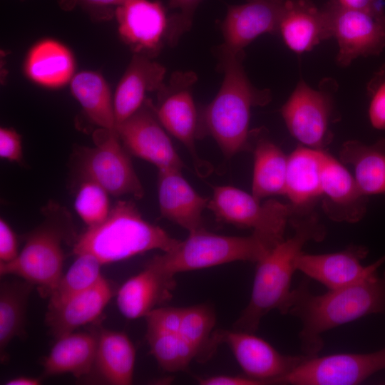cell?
<instances>
[{"label": "cell", "mask_w": 385, "mask_h": 385, "mask_svg": "<svg viewBox=\"0 0 385 385\" xmlns=\"http://www.w3.org/2000/svg\"><path fill=\"white\" fill-rule=\"evenodd\" d=\"M384 311L385 271L381 277L376 272L358 282L317 295L310 292L309 281L304 279L292 289L287 314L301 322V350L312 357L322 349L324 332Z\"/></svg>", "instance_id": "1"}, {"label": "cell", "mask_w": 385, "mask_h": 385, "mask_svg": "<svg viewBox=\"0 0 385 385\" xmlns=\"http://www.w3.org/2000/svg\"><path fill=\"white\" fill-rule=\"evenodd\" d=\"M217 54L224 78L215 98L199 113L197 138L212 137L230 158L249 148L251 108L267 105L272 96L269 89H259L250 81L242 64L244 51L234 53L221 45Z\"/></svg>", "instance_id": "2"}, {"label": "cell", "mask_w": 385, "mask_h": 385, "mask_svg": "<svg viewBox=\"0 0 385 385\" xmlns=\"http://www.w3.org/2000/svg\"><path fill=\"white\" fill-rule=\"evenodd\" d=\"M289 222L294 232L274 247L257 262L250 301L233 329L255 333L262 319L272 310L286 314L292 289L296 262L304 245L324 239V227L313 214L294 215Z\"/></svg>", "instance_id": "3"}, {"label": "cell", "mask_w": 385, "mask_h": 385, "mask_svg": "<svg viewBox=\"0 0 385 385\" xmlns=\"http://www.w3.org/2000/svg\"><path fill=\"white\" fill-rule=\"evenodd\" d=\"M180 240L144 220L132 201L119 200L101 223L89 227L73 243L74 255L89 254L103 265L153 250L167 252Z\"/></svg>", "instance_id": "4"}, {"label": "cell", "mask_w": 385, "mask_h": 385, "mask_svg": "<svg viewBox=\"0 0 385 385\" xmlns=\"http://www.w3.org/2000/svg\"><path fill=\"white\" fill-rule=\"evenodd\" d=\"M274 247L252 232L246 237L218 235L205 228L190 232L173 250L157 255L150 260L175 276L179 272L200 270L235 261L257 263Z\"/></svg>", "instance_id": "5"}, {"label": "cell", "mask_w": 385, "mask_h": 385, "mask_svg": "<svg viewBox=\"0 0 385 385\" xmlns=\"http://www.w3.org/2000/svg\"><path fill=\"white\" fill-rule=\"evenodd\" d=\"M71 229L57 217L49 216L27 236L24 247L14 260L0 263V275L22 278L48 298L63 275L65 259L63 243Z\"/></svg>", "instance_id": "6"}, {"label": "cell", "mask_w": 385, "mask_h": 385, "mask_svg": "<svg viewBox=\"0 0 385 385\" xmlns=\"http://www.w3.org/2000/svg\"><path fill=\"white\" fill-rule=\"evenodd\" d=\"M216 220L248 228L273 245L284 240L286 226L294 211L291 204L270 199L261 203L252 194L233 186H215L207 207Z\"/></svg>", "instance_id": "7"}, {"label": "cell", "mask_w": 385, "mask_h": 385, "mask_svg": "<svg viewBox=\"0 0 385 385\" xmlns=\"http://www.w3.org/2000/svg\"><path fill=\"white\" fill-rule=\"evenodd\" d=\"M338 85L332 78H323L317 88L303 79L281 109L290 134L302 145L323 150L332 138L330 125L337 117L334 111V94Z\"/></svg>", "instance_id": "8"}, {"label": "cell", "mask_w": 385, "mask_h": 385, "mask_svg": "<svg viewBox=\"0 0 385 385\" xmlns=\"http://www.w3.org/2000/svg\"><path fill=\"white\" fill-rule=\"evenodd\" d=\"M93 141L95 147H81L76 153L77 169L83 178L97 183L113 195L142 198L143 185L115 129L97 130Z\"/></svg>", "instance_id": "9"}, {"label": "cell", "mask_w": 385, "mask_h": 385, "mask_svg": "<svg viewBox=\"0 0 385 385\" xmlns=\"http://www.w3.org/2000/svg\"><path fill=\"white\" fill-rule=\"evenodd\" d=\"M321 9L331 38L338 43V66L347 67L359 57L378 56L385 48V11L351 9L337 0H328Z\"/></svg>", "instance_id": "10"}, {"label": "cell", "mask_w": 385, "mask_h": 385, "mask_svg": "<svg viewBox=\"0 0 385 385\" xmlns=\"http://www.w3.org/2000/svg\"><path fill=\"white\" fill-rule=\"evenodd\" d=\"M385 369V347L371 353L308 356L277 381L291 385H355Z\"/></svg>", "instance_id": "11"}, {"label": "cell", "mask_w": 385, "mask_h": 385, "mask_svg": "<svg viewBox=\"0 0 385 385\" xmlns=\"http://www.w3.org/2000/svg\"><path fill=\"white\" fill-rule=\"evenodd\" d=\"M197 79V75L192 71L173 73L169 84L158 91L159 105L153 108L163 127L187 148L199 169L207 165L197 155L195 145L197 138L199 113L192 88Z\"/></svg>", "instance_id": "12"}, {"label": "cell", "mask_w": 385, "mask_h": 385, "mask_svg": "<svg viewBox=\"0 0 385 385\" xmlns=\"http://www.w3.org/2000/svg\"><path fill=\"white\" fill-rule=\"evenodd\" d=\"M215 335L220 344L225 343L230 348L245 375L264 384H277L308 357L282 354L255 333L217 330Z\"/></svg>", "instance_id": "13"}, {"label": "cell", "mask_w": 385, "mask_h": 385, "mask_svg": "<svg viewBox=\"0 0 385 385\" xmlns=\"http://www.w3.org/2000/svg\"><path fill=\"white\" fill-rule=\"evenodd\" d=\"M115 130L128 151L158 170H182L185 167L150 103L145 102L133 115L116 125Z\"/></svg>", "instance_id": "14"}, {"label": "cell", "mask_w": 385, "mask_h": 385, "mask_svg": "<svg viewBox=\"0 0 385 385\" xmlns=\"http://www.w3.org/2000/svg\"><path fill=\"white\" fill-rule=\"evenodd\" d=\"M368 250L363 246H349L340 252L311 255L302 252L296 262L297 270L328 289H334L361 281L376 273L385 262V255L368 266L361 260Z\"/></svg>", "instance_id": "15"}, {"label": "cell", "mask_w": 385, "mask_h": 385, "mask_svg": "<svg viewBox=\"0 0 385 385\" xmlns=\"http://www.w3.org/2000/svg\"><path fill=\"white\" fill-rule=\"evenodd\" d=\"M284 4L247 0L245 4L230 6L221 26L222 46L232 52H241L259 36L279 32Z\"/></svg>", "instance_id": "16"}, {"label": "cell", "mask_w": 385, "mask_h": 385, "mask_svg": "<svg viewBox=\"0 0 385 385\" xmlns=\"http://www.w3.org/2000/svg\"><path fill=\"white\" fill-rule=\"evenodd\" d=\"M115 15L120 37L135 53L157 51L166 37L168 19L158 1L129 0L116 8Z\"/></svg>", "instance_id": "17"}, {"label": "cell", "mask_w": 385, "mask_h": 385, "mask_svg": "<svg viewBox=\"0 0 385 385\" xmlns=\"http://www.w3.org/2000/svg\"><path fill=\"white\" fill-rule=\"evenodd\" d=\"M175 287V276L149 260L140 272L127 279L116 291V304L127 319L145 317L170 301Z\"/></svg>", "instance_id": "18"}, {"label": "cell", "mask_w": 385, "mask_h": 385, "mask_svg": "<svg viewBox=\"0 0 385 385\" xmlns=\"http://www.w3.org/2000/svg\"><path fill=\"white\" fill-rule=\"evenodd\" d=\"M322 207L336 222H357L364 216L368 197L343 163L326 153L322 173Z\"/></svg>", "instance_id": "19"}, {"label": "cell", "mask_w": 385, "mask_h": 385, "mask_svg": "<svg viewBox=\"0 0 385 385\" xmlns=\"http://www.w3.org/2000/svg\"><path fill=\"white\" fill-rule=\"evenodd\" d=\"M158 202L161 216L189 233L204 229L202 212L210 198L202 197L183 177L181 170H158Z\"/></svg>", "instance_id": "20"}, {"label": "cell", "mask_w": 385, "mask_h": 385, "mask_svg": "<svg viewBox=\"0 0 385 385\" xmlns=\"http://www.w3.org/2000/svg\"><path fill=\"white\" fill-rule=\"evenodd\" d=\"M115 294L113 285L103 277L90 288L48 308L45 322L49 333L57 339L93 322Z\"/></svg>", "instance_id": "21"}, {"label": "cell", "mask_w": 385, "mask_h": 385, "mask_svg": "<svg viewBox=\"0 0 385 385\" xmlns=\"http://www.w3.org/2000/svg\"><path fill=\"white\" fill-rule=\"evenodd\" d=\"M165 74L164 66L150 60L148 56L141 53L133 56L113 96L116 125L127 120L142 107L147 92L159 91L165 86Z\"/></svg>", "instance_id": "22"}, {"label": "cell", "mask_w": 385, "mask_h": 385, "mask_svg": "<svg viewBox=\"0 0 385 385\" xmlns=\"http://www.w3.org/2000/svg\"><path fill=\"white\" fill-rule=\"evenodd\" d=\"M135 356V346L125 332L101 329L93 368L88 376L105 384L130 385L133 381Z\"/></svg>", "instance_id": "23"}, {"label": "cell", "mask_w": 385, "mask_h": 385, "mask_svg": "<svg viewBox=\"0 0 385 385\" xmlns=\"http://www.w3.org/2000/svg\"><path fill=\"white\" fill-rule=\"evenodd\" d=\"M326 152L298 146L287 159L285 195L294 214H303L313 202L322 197V173Z\"/></svg>", "instance_id": "24"}, {"label": "cell", "mask_w": 385, "mask_h": 385, "mask_svg": "<svg viewBox=\"0 0 385 385\" xmlns=\"http://www.w3.org/2000/svg\"><path fill=\"white\" fill-rule=\"evenodd\" d=\"M284 6L279 32L290 50L300 54L331 38L322 9L312 1L287 0Z\"/></svg>", "instance_id": "25"}, {"label": "cell", "mask_w": 385, "mask_h": 385, "mask_svg": "<svg viewBox=\"0 0 385 385\" xmlns=\"http://www.w3.org/2000/svg\"><path fill=\"white\" fill-rule=\"evenodd\" d=\"M98 331L66 334L56 339L42 362L43 378L64 374L77 379L87 377L93 368Z\"/></svg>", "instance_id": "26"}, {"label": "cell", "mask_w": 385, "mask_h": 385, "mask_svg": "<svg viewBox=\"0 0 385 385\" xmlns=\"http://www.w3.org/2000/svg\"><path fill=\"white\" fill-rule=\"evenodd\" d=\"M249 147L254 155L252 194L259 200L284 195L288 157L262 128L250 131Z\"/></svg>", "instance_id": "27"}, {"label": "cell", "mask_w": 385, "mask_h": 385, "mask_svg": "<svg viewBox=\"0 0 385 385\" xmlns=\"http://www.w3.org/2000/svg\"><path fill=\"white\" fill-rule=\"evenodd\" d=\"M75 61L70 49L61 42L46 38L35 43L28 52L24 71L35 83L58 88L71 82Z\"/></svg>", "instance_id": "28"}, {"label": "cell", "mask_w": 385, "mask_h": 385, "mask_svg": "<svg viewBox=\"0 0 385 385\" xmlns=\"http://www.w3.org/2000/svg\"><path fill=\"white\" fill-rule=\"evenodd\" d=\"M339 155L341 162L353 169L355 181L365 195L385 197V138L371 145L348 140Z\"/></svg>", "instance_id": "29"}, {"label": "cell", "mask_w": 385, "mask_h": 385, "mask_svg": "<svg viewBox=\"0 0 385 385\" xmlns=\"http://www.w3.org/2000/svg\"><path fill=\"white\" fill-rule=\"evenodd\" d=\"M35 286L18 277L3 279L0 284V354L16 337L26 335V311L29 296Z\"/></svg>", "instance_id": "30"}, {"label": "cell", "mask_w": 385, "mask_h": 385, "mask_svg": "<svg viewBox=\"0 0 385 385\" xmlns=\"http://www.w3.org/2000/svg\"><path fill=\"white\" fill-rule=\"evenodd\" d=\"M73 96L88 118L100 128L115 129V119L109 86L98 73L81 71L71 81Z\"/></svg>", "instance_id": "31"}, {"label": "cell", "mask_w": 385, "mask_h": 385, "mask_svg": "<svg viewBox=\"0 0 385 385\" xmlns=\"http://www.w3.org/2000/svg\"><path fill=\"white\" fill-rule=\"evenodd\" d=\"M215 322L214 309L209 304L183 307L180 333L195 350L198 361L208 360L219 346L213 331Z\"/></svg>", "instance_id": "32"}, {"label": "cell", "mask_w": 385, "mask_h": 385, "mask_svg": "<svg viewBox=\"0 0 385 385\" xmlns=\"http://www.w3.org/2000/svg\"><path fill=\"white\" fill-rule=\"evenodd\" d=\"M150 351L160 367L168 372L185 371L196 354L179 332L146 328Z\"/></svg>", "instance_id": "33"}, {"label": "cell", "mask_w": 385, "mask_h": 385, "mask_svg": "<svg viewBox=\"0 0 385 385\" xmlns=\"http://www.w3.org/2000/svg\"><path fill=\"white\" fill-rule=\"evenodd\" d=\"M76 257L48 297V308L61 304L72 296L96 284L103 276L102 264L89 254L76 255Z\"/></svg>", "instance_id": "34"}, {"label": "cell", "mask_w": 385, "mask_h": 385, "mask_svg": "<svg viewBox=\"0 0 385 385\" xmlns=\"http://www.w3.org/2000/svg\"><path fill=\"white\" fill-rule=\"evenodd\" d=\"M108 192L97 183L83 179L74 202L76 212L89 227L101 223L108 217L111 208Z\"/></svg>", "instance_id": "35"}, {"label": "cell", "mask_w": 385, "mask_h": 385, "mask_svg": "<svg viewBox=\"0 0 385 385\" xmlns=\"http://www.w3.org/2000/svg\"><path fill=\"white\" fill-rule=\"evenodd\" d=\"M202 0H169V7L175 12L168 19L166 39L175 46L180 37L189 31L192 24L195 11Z\"/></svg>", "instance_id": "36"}, {"label": "cell", "mask_w": 385, "mask_h": 385, "mask_svg": "<svg viewBox=\"0 0 385 385\" xmlns=\"http://www.w3.org/2000/svg\"><path fill=\"white\" fill-rule=\"evenodd\" d=\"M369 118L377 130H385V63L376 71L366 85Z\"/></svg>", "instance_id": "37"}, {"label": "cell", "mask_w": 385, "mask_h": 385, "mask_svg": "<svg viewBox=\"0 0 385 385\" xmlns=\"http://www.w3.org/2000/svg\"><path fill=\"white\" fill-rule=\"evenodd\" d=\"M129 0H58L59 6L65 11L79 6L94 19L105 20L115 14L118 6Z\"/></svg>", "instance_id": "38"}, {"label": "cell", "mask_w": 385, "mask_h": 385, "mask_svg": "<svg viewBox=\"0 0 385 385\" xmlns=\"http://www.w3.org/2000/svg\"><path fill=\"white\" fill-rule=\"evenodd\" d=\"M183 307H157L145 317L146 328L168 332H179Z\"/></svg>", "instance_id": "39"}, {"label": "cell", "mask_w": 385, "mask_h": 385, "mask_svg": "<svg viewBox=\"0 0 385 385\" xmlns=\"http://www.w3.org/2000/svg\"><path fill=\"white\" fill-rule=\"evenodd\" d=\"M0 156L10 162L21 163L23 160L20 135L10 128L0 129Z\"/></svg>", "instance_id": "40"}, {"label": "cell", "mask_w": 385, "mask_h": 385, "mask_svg": "<svg viewBox=\"0 0 385 385\" xmlns=\"http://www.w3.org/2000/svg\"><path fill=\"white\" fill-rule=\"evenodd\" d=\"M17 237L11 226L0 220V263L14 260L19 255Z\"/></svg>", "instance_id": "41"}, {"label": "cell", "mask_w": 385, "mask_h": 385, "mask_svg": "<svg viewBox=\"0 0 385 385\" xmlns=\"http://www.w3.org/2000/svg\"><path fill=\"white\" fill-rule=\"evenodd\" d=\"M201 385H262V381L247 376L217 375L197 378Z\"/></svg>", "instance_id": "42"}, {"label": "cell", "mask_w": 385, "mask_h": 385, "mask_svg": "<svg viewBox=\"0 0 385 385\" xmlns=\"http://www.w3.org/2000/svg\"><path fill=\"white\" fill-rule=\"evenodd\" d=\"M342 5L358 10L383 11L382 0H337Z\"/></svg>", "instance_id": "43"}, {"label": "cell", "mask_w": 385, "mask_h": 385, "mask_svg": "<svg viewBox=\"0 0 385 385\" xmlns=\"http://www.w3.org/2000/svg\"><path fill=\"white\" fill-rule=\"evenodd\" d=\"M43 377L19 376L9 379L5 384L6 385H39L42 383Z\"/></svg>", "instance_id": "44"}, {"label": "cell", "mask_w": 385, "mask_h": 385, "mask_svg": "<svg viewBox=\"0 0 385 385\" xmlns=\"http://www.w3.org/2000/svg\"><path fill=\"white\" fill-rule=\"evenodd\" d=\"M270 1L276 2V3H279V4H283L286 2L287 0H270Z\"/></svg>", "instance_id": "45"}]
</instances>
